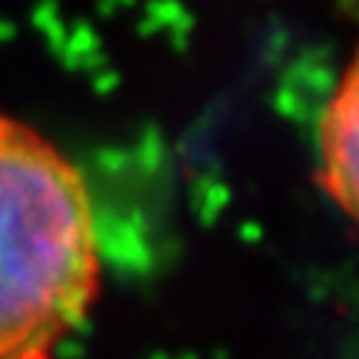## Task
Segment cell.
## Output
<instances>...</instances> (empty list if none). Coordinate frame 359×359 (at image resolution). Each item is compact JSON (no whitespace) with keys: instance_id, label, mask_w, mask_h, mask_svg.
I'll return each instance as SVG.
<instances>
[{"instance_id":"obj_1","label":"cell","mask_w":359,"mask_h":359,"mask_svg":"<svg viewBox=\"0 0 359 359\" xmlns=\"http://www.w3.org/2000/svg\"><path fill=\"white\" fill-rule=\"evenodd\" d=\"M100 294V249L79 170L0 114V359L48 353Z\"/></svg>"},{"instance_id":"obj_2","label":"cell","mask_w":359,"mask_h":359,"mask_svg":"<svg viewBox=\"0 0 359 359\" xmlns=\"http://www.w3.org/2000/svg\"><path fill=\"white\" fill-rule=\"evenodd\" d=\"M356 130L359 76L351 60L320 119V184L348 218L356 215Z\"/></svg>"},{"instance_id":"obj_3","label":"cell","mask_w":359,"mask_h":359,"mask_svg":"<svg viewBox=\"0 0 359 359\" xmlns=\"http://www.w3.org/2000/svg\"><path fill=\"white\" fill-rule=\"evenodd\" d=\"M23 359H51L48 353H32V356H23Z\"/></svg>"}]
</instances>
